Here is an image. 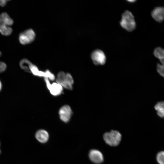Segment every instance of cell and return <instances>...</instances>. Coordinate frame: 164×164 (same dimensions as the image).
<instances>
[{
	"instance_id": "15",
	"label": "cell",
	"mask_w": 164,
	"mask_h": 164,
	"mask_svg": "<svg viewBox=\"0 0 164 164\" xmlns=\"http://www.w3.org/2000/svg\"><path fill=\"white\" fill-rule=\"evenodd\" d=\"M32 64L26 59H22L20 62L19 65L21 68L26 72L31 73L30 68Z\"/></svg>"
},
{
	"instance_id": "18",
	"label": "cell",
	"mask_w": 164,
	"mask_h": 164,
	"mask_svg": "<svg viewBox=\"0 0 164 164\" xmlns=\"http://www.w3.org/2000/svg\"><path fill=\"white\" fill-rule=\"evenodd\" d=\"M8 1L6 0H0V5L2 7L5 6Z\"/></svg>"
},
{
	"instance_id": "3",
	"label": "cell",
	"mask_w": 164,
	"mask_h": 164,
	"mask_svg": "<svg viewBox=\"0 0 164 164\" xmlns=\"http://www.w3.org/2000/svg\"><path fill=\"white\" fill-rule=\"evenodd\" d=\"M56 80V82L61 85L63 87L69 90L72 89L73 80L72 76L69 73H65L63 71L59 72Z\"/></svg>"
},
{
	"instance_id": "10",
	"label": "cell",
	"mask_w": 164,
	"mask_h": 164,
	"mask_svg": "<svg viewBox=\"0 0 164 164\" xmlns=\"http://www.w3.org/2000/svg\"><path fill=\"white\" fill-rule=\"evenodd\" d=\"M59 113L60 119L65 122H67L70 118L72 111L69 106L64 105L60 109Z\"/></svg>"
},
{
	"instance_id": "14",
	"label": "cell",
	"mask_w": 164,
	"mask_h": 164,
	"mask_svg": "<svg viewBox=\"0 0 164 164\" xmlns=\"http://www.w3.org/2000/svg\"><path fill=\"white\" fill-rule=\"evenodd\" d=\"M158 116L161 118H164V101L158 102L154 106Z\"/></svg>"
},
{
	"instance_id": "11",
	"label": "cell",
	"mask_w": 164,
	"mask_h": 164,
	"mask_svg": "<svg viewBox=\"0 0 164 164\" xmlns=\"http://www.w3.org/2000/svg\"><path fill=\"white\" fill-rule=\"evenodd\" d=\"M151 15L156 22H162L164 20V7L159 6L155 8L151 12Z\"/></svg>"
},
{
	"instance_id": "1",
	"label": "cell",
	"mask_w": 164,
	"mask_h": 164,
	"mask_svg": "<svg viewBox=\"0 0 164 164\" xmlns=\"http://www.w3.org/2000/svg\"><path fill=\"white\" fill-rule=\"evenodd\" d=\"M13 23V20L6 12L0 15V32L4 36H9L12 32V29L10 27Z\"/></svg>"
},
{
	"instance_id": "13",
	"label": "cell",
	"mask_w": 164,
	"mask_h": 164,
	"mask_svg": "<svg viewBox=\"0 0 164 164\" xmlns=\"http://www.w3.org/2000/svg\"><path fill=\"white\" fill-rule=\"evenodd\" d=\"M49 137L47 132L43 129L38 130L36 134V137L37 139L42 143L46 142L48 139Z\"/></svg>"
},
{
	"instance_id": "6",
	"label": "cell",
	"mask_w": 164,
	"mask_h": 164,
	"mask_svg": "<svg viewBox=\"0 0 164 164\" xmlns=\"http://www.w3.org/2000/svg\"><path fill=\"white\" fill-rule=\"evenodd\" d=\"M35 33L32 29H29L20 34L19 40L23 45L30 43L33 42L35 37Z\"/></svg>"
},
{
	"instance_id": "9",
	"label": "cell",
	"mask_w": 164,
	"mask_h": 164,
	"mask_svg": "<svg viewBox=\"0 0 164 164\" xmlns=\"http://www.w3.org/2000/svg\"><path fill=\"white\" fill-rule=\"evenodd\" d=\"M30 72L35 76L47 78L51 80H54L55 78L54 75L49 70H47L45 71L39 70L38 67L33 64L31 67Z\"/></svg>"
},
{
	"instance_id": "19",
	"label": "cell",
	"mask_w": 164,
	"mask_h": 164,
	"mask_svg": "<svg viewBox=\"0 0 164 164\" xmlns=\"http://www.w3.org/2000/svg\"><path fill=\"white\" fill-rule=\"evenodd\" d=\"M1 88H2V84H1V82L0 80V91L1 90Z\"/></svg>"
},
{
	"instance_id": "16",
	"label": "cell",
	"mask_w": 164,
	"mask_h": 164,
	"mask_svg": "<svg viewBox=\"0 0 164 164\" xmlns=\"http://www.w3.org/2000/svg\"><path fill=\"white\" fill-rule=\"evenodd\" d=\"M156 159L159 164H164V151L159 152L156 155Z\"/></svg>"
},
{
	"instance_id": "17",
	"label": "cell",
	"mask_w": 164,
	"mask_h": 164,
	"mask_svg": "<svg viewBox=\"0 0 164 164\" xmlns=\"http://www.w3.org/2000/svg\"><path fill=\"white\" fill-rule=\"evenodd\" d=\"M2 55V53L0 51V56ZM6 68V65L4 62L0 61V73L4 71Z\"/></svg>"
},
{
	"instance_id": "2",
	"label": "cell",
	"mask_w": 164,
	"mask_h": 164,
	"mask_svg": "<svg viewBox=\"0 0 164 164\" xmlns=\"http://www.w3.org/2000/svg\"><path fill=\"white\" fill-rule=\"evenodd\" d=\"M120 24L122 28L128 31H132L135 29L136 25L134 17L130 12L126 10L123 13Z\"/></svg>"
},
{
	"instance_id": "12",
	"label": "cell",
	"mask_w": 164,
	"mask_h": 164,
	"mask_svg": "<svg viewBox=\"0 0 164 164\" xmlns=\"http://www.w3.org/2000/svg\"><path fill=\"white\" fill-rule=\"evenodd\" d=\"M89 156L90 160L95 163L99 164L103 161V157L102 153L97 150H91Z\"/></svg>"
},
{
	"instance_id": "20",
	"label": "cell",
	"mask_w": 164,
	"mask_h": 164,
	"mask_svg": "<svg viewBox=\"0 0 164 164\" xmlns=\"http://www.w3.org/2000/svg\"><path fill=\"white\" fill-rule=\"evenodd\" d=\"M1 150H0V153H1Z\"/></svg>"
},
{
	"instance_id": "5",
	"label": "cell",
	"mask_w": 164,
	"mask_h": 164,
	"mask_svg": "<svg viewBox=\"0 0 164 164\" xmlns=\"http://www.w3.org/2000/svg\"><path fill=\"white\" fill-rule=\"evenodd\" d=\"M153 54L161 63H157V71L160 75L164 77V50L161 47H157L154 50Z\"/></svg>"
},
{
	"instance_id": "8",
	"label": "cell",
	"mask_w": 164,
	"mask_h": 164,
	"mask_svg": "<svg viewBox=\"0 0 164 164\" xmlns=\"http://www.w3.org/2000/svg\"><path fill=\"white\" fill-rule=\"evenodd\" d=\"M46 86L51 94L54 96H57L60 95L63 91V87L56 82L50 84L49 79L45 78Z\"/></svg>"
},
{
	"instance_id": "7",
	"label": "cell",
	"mask_w": 164,
	"mask_h": 164,
	"mask_svg": "<svg viewBox=\"0 0 164 164\" xmlns=\"http://www.w3.org/2000/svg\"><path fill=\"white\" fill-rule=\"evenodd\" d=\"M91 57L93 63L96 65H102L105 63V56L101 50H96L94 51L91 54Z\"/></svg>"
},
{
	"instance_id": "4",
	"label": "cell",
	"mask_w": 164,
	"mask_h": 164,
	"mask_svg": "<svg viewBox=\"0 0 164 164\" xmlns=\"http://www.w3.org/2000/svg\"><path fill=\"white\" fill-rule=\"evenodd\" d=\"M104 139L106 143L111 146H116L119 143L121 139V135L118 131L111 130L105 133Z\"/></svg>"
}]
</instances>
